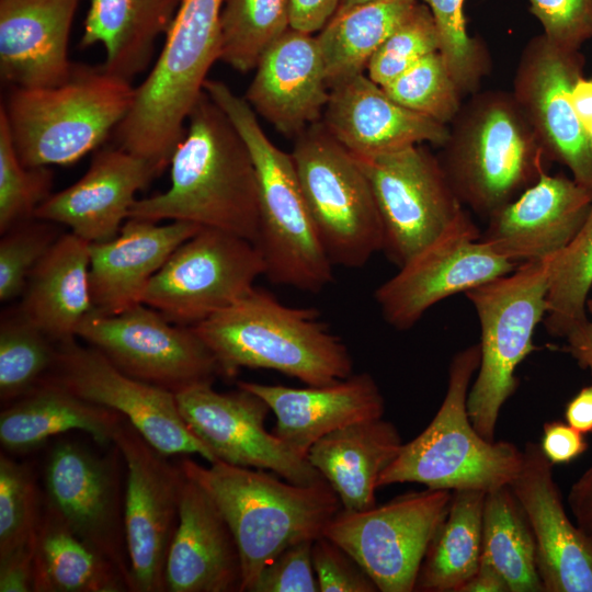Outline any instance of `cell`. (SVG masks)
Returning <instances> with one entry per match:
<instances>
[{
	"label": "cell",
	"mask_w": 592,
	"mask_h": 592,
	"mask_svg": "<svg viewBox=\"0 0 592 592\" xmlns=\"http://www.w3.org/2000/svg\"><path fill=\"white\" fill-rule=\"evenodd\" d=\"M170 186L136 200L128 218L186 221L255 242L259 187L250 151L204 91L170 160Z\"/></svg>",
	"instance_id": "obj_1"
},
{
	"label": "cell",
	"mask_w": 592,
	"mask_h": 592,
	"mask_svg": "<svg viewBox=\"0 0 592 592\" xmlns=\"http://www.w3.org/2000/svg\"><path fill=\"white\" fill-rule=\"evenodd\" d=\"M179 465L227 521L240 553L242 592H252L263 569L285 548L322 536L342 509L327 481L297 485L269 470L219 460L202 466L182 457Z\"/></svg>",
	"instance_id": "obj_2"
},
{
	"label": "cell",
	"mask_w": 592,
	"mask_h": 592,
	"mask_svg": "<svg viewBox=\"0 0 592 592\" xmlns=\"http://www.w3.org/2000/svg\"><path fill=\"white\" fill-rule=\"evenodd\" d=\"M192 328L217 357L225 378L240 368H262L322 386L353 374L348 346L317 309L287 306L255 286Z\"/></svg>",
	"instance_id": "obj_3"
},
{
	"label": "cell",
	"mask_w": 592,
	"mask_h": 592,
	"mask_svg": "<svg viewBox=\"0 0 592 592\" xmlns=\"http://www.w3.org/2000/svg\"><path fill=\"white\" fill-rule=\"evenodd\" d=\"M224 2L182 0L152 69L113 133L116 146L147 161L157 177L170 164L207 73L219 60Z\"/></svg>",
	"instance_id": "obj_4"
},
{
	"label": "cell",
	"mask_w": 592,
	"mask_h": 592,
	"mask_svg": "<svg viewBox=\"0 0 592 592\" xmlns=\"http://www.w3.org/2000/svg\"><path fill=\"white\" fill-rule=\"evenodd\" d=\"M204 91L226 113L252 157L259 187V228L254 242L264 275L274 284L318 293L334 280L304 196L291 153L276 147L246 99L223 81L207 79Z\"/></svg>",
	"instance_id": "obj_5"
},
{
	"label": "cell",
	"mask_w": 592,
	"mask_h": 592,
	"mask_svg": "<svg viewBox=\"0 0 592 592\" xmlns=\"http://www.w3.org/2000/svg\"><path fill=\"white\" fill-rule=\"evenodd\" d=\"M437 156L460 203L488 219L550 163L512 93L476 92L463 103Z\"/></svg>",
	"instance_id": "obj_6"
},
{
	"label": "cell",
	"mask_w": 592,
	"mask_h": 592,
	"mask_svg": "<svg viewBox=\"0 0 592 592\" xmlns=\"http://www.w3.org/2000/svg\"><path fill=\"white\" fill-rule=\"evenodd\" d=\"M135 88L101 66L75 64L56 86L12 87L4 111L26 167L68 166L95 150L128 113Z\"/></svg>",
	"instance_id": "obj_7"
},
{
	"label": "cell",
	"mask_w": 592,
	"mask_h": 592,
	"mask_svg": "<svg viewBox=\"0 0 592 592\" xmlns=\"http://www.w3.org/2000/svg\"><path fill=\"white\" fill-rule=\"evenodd\" d=\"M480 363L479 344L458 351L448 367L444 399L429 425L403 443L378 479V488L414 482L430 489L492 491L509 486L523 452L506 441H489L474 428L467 399Z\"/></svg>",
	"instance_id": "obj_8"
},
{
	"label": "cell",
	"mask_w": 592,
	"mask_h": 592,
	"mask_svg": "<svg viewBox=\"0 0 592 592\" xmlns=\"http://www.w3.org/2000/svg\"><path fill=\"white\" fill-rule=\"evenodd\" d=\"M550 259L521 263L465 293L480 326V363L467 410L486 440L494 441L501 409L519 385L516 368L536 350L533 337L547 312Z\"/></svg>",
	"instance_id": "obj_9"
},
{
	"label": "cell",
	"mask_w": 592,
	"mask_h": 592,
	"mask_svg": "<svg viewBox=\"0 0 592 592\" xmlns=\"http://www.w3.org/2000/svg\"><path fill=\"white\" fill-rule=\"evenodd\" d=\"M321 242L334 266L356 269L383 249V227L358 160L322 121L300 133L291 152Z\"/></svg>",
	"instance_id": "obj_10"
},
{
	"label": "cell",
	"mask_w": 592,
	"mask_h": 592,
	"mask_svg": "<svg viewBox=\"0 0 592 592\" xmlns=\"http://www.w3.org/2000/svg\"><path fill=\"white\" fill-rule=\"evenodd\" d=\"M452 494L426 488L365 511L341 509L323 535L362 567L378 591L412 592Z\"/></svg>",
	"instance_id": "obj_11"
},
{
	"label": "cell",
	"mask_w": 592,
	"mask_h": 592,
	"mask_svg": "<svg viewBox=\"0 0 592 592\" xmlns=\"http://www.w3.org/2000/svg\"><path fill=\"white\" fill-rule=\"evenodd\" d=\"M76 337L126 375L174 394L225 378L217 357L192 327L172 323L143 303L116 315L93 310Z\"/></svg>",
	"instance_id": "obj_12"
},
{
	"label": "cell",
	"mask_w": 592,
	"mask_h": 592,
	"mask_svg": "<svg viewBox=\"0 0 592 592\" xmlns=\"http://www.w3.org/2000/svg\"><path fill=\"white\" fill-rule=\"evenodd\" d=\"M264 270L254 243L202 227L152 276L141 303L172 323L193 327L248 294Z\"/></svg>",
	"instance_id": "obj_13"
},
{
	"label": "cell",
	"mask_w": 592,
	"mask_h": 592,
	"mask_svg": "<svg viewBox=\"0 0 592 592\" xmlns=\"http://www.w3.org/2000/svg\"><path fill=\"white\" fill-rule=\"evenodd\" d=\"M356 159L379 213L382 251L398 267L437 238L465 208L437 156L423 145Z\"/></svg>",
	"instance_id": "obj_14"
},
{
	"label": "cell",
	"mask_w": 592,
	"mask_h": 592,
	"mask_svg": "<svg viewBox=\"0 0 592 592\" xmlns=\"http://www.w3.org/2000/svg\"><path fill=\"white\" fill-rule=\"evenodd\" d=\"M125 467L114 443L99 454L79 442L61 440L47 454L43 480L46 499L77 536L119 569L132 592L124 525Z\"/></svg>",
	"instance_id": "obj_15"
},
{
	"label": "cell",
	"mask_w": 592,
	"mask_h": 592,
	"mask_svg": "<svg viewBox=\"0 0 592 592\" xmlns=\"http://www.w3.org/2000/svg\"><path fill=\"white\" fill-rule=\"evenodd\" d=\"M464 208L431 243L380 284L374 298L385 321L412 328L439 301L512 272L519 264L494 253Z\"/></svg>",
	"instance_id": "obj_16"
},
{
	"label": "cell",
	"mask_w": 592,
	"mask_h": 592,
	"mask_svg": "<svg viewBox=\"0 0 592 592\" xmlns=\"http://www.w3.org/2000/svg\"><path fill=\"white\" fill-rule=\"evenodd\" d=\"M113 443L126 465L124 525L132 592H164L184 474L179 463H171L126 419Z\"/></svg>",
	"instance_id": "obj_17"
},
{
	"label": "cell",
	"mask_w": 592,
	"mask_h": 592,
	"mask_svg": "<svg viewBox=\"0 0 592 592\" xmlns=\"http://www.w3.org/2000/svg\"><path fill=\"white\" fill-rule=\"evenodd\" d=\"M42 382L121 413L167 456L197 454L215 463L184 422L174 392L126 375L90 345L58 342L55 365Z\"/></svg>",
	"instance_id": "obj_18"
},
{
	"label": "cell",
	"mask_w": 592,
	"mask_h": 592,
	"mask_svg": "<svg viewBox=\"0 0 592 592\" xmlns=\"http://www.w3.org/2000/svg\"><path fill=\"white\" fill-rule=\"evenodd\" d=\"M175 399L184 422L215 462L269 470L297 485L326 481L307 458L265 429L271 410L258 395L241 387L220 392L202 384L177 392Z\"/></svg>",
	"instance_id": "obj_19"
},
{
	"label": "cell",
	"mask_w": 592,
	"mask_h": 592,
	"mask_svg": "<svg viewBox=\"0 0 592 592\" xmlns=\"http://www.w3.org/2000/svg\"><path fill=\"white\" fill-rule=\"evenodd\" d=\"M584 65L580 50L537 35L522 50L511 93L549 162L566 166L578 183L592 190V136L570 99Z\"/></svg>",
	"instance_id": "obj_20"
},
{
	"label": "cell",
	"mask_w": 592,
	"mask_h": 592,
	"mask_svg": "<svg viewBox=\"0 0 592 592\" xmlns=\"http://www.w3.org/2000/svg\"><path fill=\"white\" fill-rule=\"evenodd\" d=\"M591 204V189L543 171L533 185L487 219L479 239L516 264L547 259L572 240Z\"/></svg>",
	"instance_id": "obj_21"
},
{
	"label": "cell",
	"mask_w": 592,
	"mask_h": 592,
	"mask_svg": "<svg viewBox=\"0 0 592 592\" xmlns=\"http://www.w3.org/2000/svg\"><path fill=\"white\" fill-rule=\"evenodd\" d=\"M531 526L544 592H592V548L566 512L553 465L528 442L509 485Z\"/></svg>",
	"instance_id": "obj_22"
},
{
	"label": "cell",
	"mask_w": 592,
	"mask_h": 592,
	"mask_svg": "<svg viewBox=\"0 0 592 592\" xmlns=\"http://www.w3.org/2000/svg\"><path fill=\"white\" fill-rule=\"evenodd\" d=\"M156 177L144 159L117 146L104 147L95 151L87 172L50 194L34 217L67 226L89 243L107 241L128 219L136 193Z\"/></svg>",
	"instance_id": "obj_23"
},
{
	"label": "cell",
	"mask_w": 592,
	"mask_h": 592,
	"mask_svg": "<svg viewBox=\"0 0 592 592\" xmlns=\"http://www.w3.org/2000/svg\"><path fill=\"white\" fill-rule=\"evenodd\" d=\"M330 96L316 36L289 27L261 56L246 100L286 137L322 119Z\"/></svg>",
	"instance_id": "obj_24"
},
{
	"label": "cell",
	"mask_w": 592,
	"mask_h": 592,
	"mask_svg": "<svg viewBox=\"0 0 592 592\" xmlns=\"http://www.w3.org/2000/svg\"><path fill=\"white\" fill-rule=\"evenodd\" d=\"M322 123L353 156L375 157L425 143L442 147L449 126L411 111L361 73L330 89Z\"/></svg>",
	"instance_id": "obj_25"
},
{
	"label": "cell",
	"mask_w": 592,
	"mask_h": 592,
	"mask_svg": "<svg viewBox=\"0 0 592 592\" xmlns=\"http://www.w3.org/2000/svg\"><path fill=\"white\" fill-rule=\"evenodd\" d=\"M164 580L169 592H242L236 538L210 497L185 475Z\"/></svg>",
	"instance_id": "obj_26"
},
{
	"label": "cell",
	"mask_w": 592,
	"mask_h": 592,
	"mask_svg": "<svg viewBox=\"0 0 592 592\" xmlns=\"http://www.w3.org/2000/svg\"><path fill=\"white\" fill-rule=\"evenodd\" d=\"M237 386L267 403L276 419L271 432L305 458L322 436L385 413L384 396L368 373H353L332 384L304 388L254 382H238Z\"/></svg>",
	"instance_id": "obj_27"
},
{
	"label": "cell",
	"mask_w": 592,
	"mask_h": 592,
	"mask_svg": "<svg viewBox=\"0 0 592 592\" xmlns=\"http://www.w3.org/2000/svg\"><path fill=\"white\" fill-rule=\"evenodd\" d=\"M202 227L128 218L118 235L90 243L89 286L94 310L116 315L140 304L152 276Z\"/></svg>",
	"instance_id": "obj_28"
},
{
	"label": "cell",
	"mask_w": 592,
	"mask_h": 592,
	"mask_svg": "<svg viewBox=\"0 0 592 592\" xmlns=\"http://www.w3.org/2000/svg\"><path fill=\"white\" fill-rule=\"evenodd\" d=\"M81 0H0V76L11 87H52L73 69L68 57Z\"/></svg>",
	"instance_id": "obj_29"
},
{
	"label": "cell",
	"mask_w": 592,
	"mask_h": 592,
	"mask_svg": "<svg viewBox=\"0 0 592 592\" xmlns=\"http://www.w3.org/2000/svg\"><path fill=\"white\" fill-rule=\"evenodd\" d=\"M402 444L396 425L377 418L322 436L309 448L307 459L334 490L342 509L365 511L376 505L378 479Z\"/></svg>",
	"instance_id": "obj_30"
},
{
	"label": "cell",
	"mask_w": 592,
	"mask_h": 592,
	"mask_svg": "<svg viewBox=\"0 0 592 592\" xmlns=\"http://www.w3.org/2000/svg\"><path fill=\"white\" fill-rule=\"evenodd\" d=\"M90 243L62 234L31 272L18 307L55 342L77 339V329L94 310L90 286Z\"/></svg>",
	"instance_id": "obj_31"
},
{
	"label": "cell",
	"mask_w": 592,
	"mask_h": 592,
	"mask_svg": "<svg viewBox=\"0 0 592 592\" xmlns=\"http://www.w3.org/2000/svg\"><path fill=\"white\" fill-rule=\"evenodd\" d=\"M126 419L118 412L82 399L58 385L42 382L0 413V443L11 454L32 452L48 439L73 430L88 433L103 446Z\"/></svg>",
	"instance_id": "obj_32"
},
{
	"label": "cell",
	"mask_w": 592,
	"mask_h": 592,
	"mask_svg": "<svg viewBox=\"0 0 592 592\" xmlns=\"http://www.w3.org/2000/svg\"><path fill=\"white\" fill-rule=\"evenodd\" d=\"M182 0H91L80 47L101 44L102 67L132 81L151 62L158 38L167 34Z\"/></svg>",
	"instance_id": "obj_33"
},
{
	"label": "cell",
	"mask_w": 592,
	"mask_h": 592,
	"mask_svg": "<svg viewBox=\"0 0 592 592\" xmlns=\"http://www.w3.org/2000/svg\"><path fill=\"white\" fill-rule=\"evenodd\" d=\"M126 591L119 569L77 536L44 494L35 531L34 592Z\"/></svg>",
	"instance_id": "obj_34"
},
{
	"label": "cell",
	"mask_w": 592,
	"mask_h": 592,
	"mask_svg": "<svg viewBox=\"0 0 592 592\" xmlns=\"http://www.w3.org/2000/svg\"><path fill=\"white\" fill-rule=\"evenodd\" d=\"M418 0H372L339 10L316 36L329 88L364 73Z\"/></svg>",
	"instance_id": "obj_35"
},
{
	"label": "cell",
	"mask_w": 592,
	"mask_h": 592,
	"mask_svg": "<svg viewBox=\"0 0 592 592\" xmlns=\"http://www.w3.org/2000/svg\"><path fill=\"white\" fill-rule=\"evenodd\" d=\"M485 491L455 490L420 567L414 591L458 592L482 553Z\"/></svg>",
	"instance_id": "obj_36"
},
{
	"label": "cell",
	"mask_w": 592,
	"mask_h": 592,
	"mask_svg": "<svg viewBox=\"0 0 592 592\" xmlns=\"http://www.w3.org/2000/svg\"><path fill=\"white\" fill-rule=\"evenodd\" d=\"M481 559L500 572L510 592H544L534 536L510 486L486 493Z\"/></svg>",
	"instance_id": "obj_37"
},
{
	"label": "cell",
	"mask_w": 592,
	"mask_h": 592,
	"mask_svg": "<svg viewBox=\"0 0 592 592\" xmlns=\"http://www.w3.org/2000/svg\"><path fill=\"white\" fill-rule=\"evenodd\" d=\"M291 27L289 0H225L220 14L219 60L248 72Z\"/></svg>",
	"instance_id": "obj_38"
},
{
	"label": "cell",
	"mask_w": 592,
	"mask_h": 592,
	"mask_svg": "<svg viewBox=\"0 0 592 592\" xmlns=\"http://www.w3.org/2000/svg\"><path fill=\"white\" fill-rule=\"evenodd\" d=\"M592 288V204L572 240L550 259L547 312L544 323L553 337L565 338L589 319Z\"/></svg>",
	"instance_id": "obj_39"
},
{
	"label": "cell",
	"mask_w": 592,
	"mask_h": 592,
	"mask_svg": "<svg viewBox=\"0 0 592 592\" xmlns=\"http://www.w3.org/2000/svg\"><path fill=\"white\" fill-rule=\"evenodd\" d=\"M58 343L14 308L0 321V401L9 405L36 388L55 365Z\"/></svg>",
	"instance_id": "obj_40"
},
{
	"label": "cell",
	"mask_w": 592,
	"mask_h": 592,
	"mask_svg": "<svg viewBox=\"0 0 592 592\" xmlns=\"http://www.w3.org/2000/svg\"><path fill=\"white\" fill-rule=\"evenodd\" d=\"M382 88L400 105L444 125L452 123L463 105V94L439 50Z\"/></svg>",
	"instance_id": "obj_41"
},
{
	"label": "cell",
	"mask_w": 592,
	"mask_h": 592,
	"mask_svg": "<svg viewBox=\"0 0 592 592\" xmlns=\"http://www.w3.org/2000/svg\"><path fill=\"white\" fill-rule=\"evenodd\" d=\"M426 4L433 15L440 53L463 96L479 91L489 75L491 58L482 41L467 32L464 5L466 0H418Z\"/></svg>",
	"instance_id": "obj_42"
},
{
	"label": "cell",
	"mask_w": 592,
	"mask_h": 592,
	"mask_svg": "<svg viewBox=\"0 0 592 592\" xmlns=\"http://www.w3.org/2000/svg\"><path fill=\"white\" fill-rule=\"evenodd\" d=\"M52 185L48 167H26L21 162L0 107V232L35 218V210L50 195Z\"/></svg>",
	"instance_id": "obj_43"
},
{
	"label": "cell",
	"mask_w": 592,
	"mask_h": 592,
	"mask_svg": "<svg viewBox=\"0 0 592 592\" xmlns=\"http://www.w3.org/2000/svg\"><path fill=\"white\" fill-rule=\"evenodd\" d=\"M44 503L31 464L0 455V556L35 533Z\"/></svg>",
	"instance_id": "obj_44"
},
{
	"label": "cell",
	"mask_w": 592,
	"mask_h": 592,
	"mask_svg": "<svg viewBox=\"0 0 592 592\" xmlns=\"http://www.w3.org/2000/svg\"><path fill=\"white\" fill-rule=\"evenodd\" d=\"M440 52V37L429 7L418 2L409 16L391 33L372 56L367 77L386 86L420 59Z\"/></svg>",
	"instance_id": "obj_45"
},
{
	"label": "cell",
	"mask_w": 592,
	"mask_h": 592,
	"mask_svg": "<svg viewBox=\"0 0 592 592\" xmlns=\"http://www.w3.org/2000/svg\"><path fill=\"white\" fill-rule=\"evenodd\" d=\"M59 225L37 218L21 223L1 234L0 300L21 296L36 264L62 235Z\"/></svg>",
	"instance_id": "obj_46"
},
{
	"label": "cell",
	"mask_w": 592,
	"mask_h": 592,
	"mask_svg": "<svg viewBox=\"0 0 592 592\" xmlns=\"http://www.w3.org/2000/svg\"><path fill=\"white\" fill-rule=\"evenodd\" d=\"M530 11L554 44L580 50L592 39V0H528Z\"/></svg>",
	"instance_id": "obj_47"
},
{
	"label": "cell",
	"mask_w": 592,
	"mask_h": 592,
	"mask_svg": "<svg viewBox=\"0 0 592 592\" xmlns=\"http://www.w3.org/2000/svg\"><path fill=\"white\" fill-rule=\"evenodd\" d=\"M312 563L320 592H376L362 567L325 535L312 543Z\"/></svg>",
	"instance_id": "obj_48"
},
{
	"label": "cell",
	"mask_w": 592,
	"mask_h": 592,
	"mask_svg": "<svg viewBox=\"0 0 592 592\" xmlns=\"http://www.w3.org/2000/svg\"><path fill=\"white\" fill-rule=\"evenodd\" d=\"M314 540H301L281 551L261 572L252 592H317L312 563Z\"/></svg>",
	"instance_id": "obj_49"
},
{
	"label": "cell",
	"mask_w": 592,
	"mask_h": 592,
	"mask_svg": "<svg viewBox=\"0 0 592 592\" xmlns=\"http://www.w3.org/2000/svg\"><path fill=\"white\" fill-rule=\"evenodd\" d=\"M540 449L549 463L567 465L579 458L589 447L585 434L569 423L555 420L543 425Z\"/></svg>",
	"instance_id": "obj_50"
},
{
	"label": "cell",
	"mask_w": 592,
	"mask_h": 592,
	"mask_svg": "<svg viewBox=\"0 0 592 592\" xmlns=\"http://www.w3.org/2000/svg\"><path fill=\"white\" fill-rule=\"evenodd\" d=\"M35 533L0 556V592H34Z\"/></svg>",
	"instance_id": "obj_51"
},
{
	"label": "cell",
	"mask_w": 592,
	"mask_h": 592,
	"mask_svg": "<svg viewBox=\"0 0 592 592\" xmlns=\"http://www.w3.org/2000/svg\"><path fill=\"white\" fill-rule=\"evenodd\" d=\"M291 27L312 34L334 15L340 0H289Z\"/></svg>",
	"instance_id": "obj_52"
},
{
	"label": "cell",
	"mask_w": 592,
	"mask_h": 592,
	"mask_svg": "<svg viewBox=\"0 0 592 592\" xmlns=\"http://www.w3.org/2000/svg\"><path fill=\"white\" fill-rule=\"evenodd\" d=\"M567 501L574 523L592 548V464L571 485Z\"/></svg>",
	"instance_id": "obj_53"
},
{
	"label": "cell",
	"mask_w": 592,
	"mask_h": 592,
	"mask_svg": "<svg viewBox=\"0 0 592 592\" xmlns=\"http://www.w3.org/2000/svg\"><path fill=\"white\" fill-rule=\"evenodd\" d=\"M562 351L592 377V318L572 329L566 337Z\"/></svg>",
	"instance_id": "obj_54"
},
{
	"label": "cell",
	"mask_w": 592,
	"mask_h": 592,
	"mask_svg": "<svg viewBox=\"0 0 592 592\" xmlns=\"http://www.w3.org/2000/svg\"><path fill=\"white\" fill-rule=\"evenodd\" d=\"M565 420L583 434L592 432V384L580 389L567 402Z\"/></svg>",
	"instance_id": "obj_55"
},
{
	"label": "cell",
	"mask_w": 592,
	"mask_h": 592,
	"mask_svg": "<svg viewBox=\"0 0 592 592\" xmlns=\"http://www.w3.org/2000/svg\"><path fill=\"white\" fill-rule=\"evenodd\" d=\"M458 592H510V590L500 572L481 559L476 572L459 588Z\"/></svg>",
	"instance_id": "obj_56"
},
{
	"label": "cell",
	"mask_w": 592,
	"mask_h": 592,
	"mask_svg": "<svg viewBox=\"0 0 592 592\" xmlns=\"http://www.w3.org/2000/svg\"><path fill=\"white\" fill-rule=\"evenodd\" d=\"M570 99L572 106L588 129L592 121V79L581 76L571 88Z\"/></svg>",
	"instance_id": "obj_57"
},
{
	"label": "cell",
	"mask_w": 592,
	"mask_h": 592,
	"mask_svg": "<svg viewBox=\"0 0 592 592\" xmlns=\"http://www.w3.org/2000/svg\"><path fill=\"white\" fill-rule=\"evenodd\" d=\"M367 1H372V0H340V4H339L337 11L344 10V9H348V8H351L353 5L361 4V3H364V2H367Z\"/></svg>",
	"instance_id": "obj_58"
},
{
	"label": "cell",
	"mask_w": 592,
	"mask_h": 592,
	"mask_svg": "<svg viewBox=\"0 0 592 592\" xmlns=\"http://www.w3.org/2000/svg\"><path fill=\"white\" fill-rule=\"evenodd\" d=\"M587 311H588V315L592 317V288L590 291V294L587 300Z\"/></svg>",
	"instance_id": "obj_59"
},
{
	"label": "cell",
	"mask_w": 592,
	"mask_h": 592,
	"mask_svg": "<svg viewBox=\"0 0 592 592\" xmlns=\"http://www.w3.org/2000/svg\"><path fill=\"white\" fill-rule=\"evenodd\" d=\"M588 130H589L590 135L592 136V121H591V123L588 125Z\"/></svg>",
	"instance_id": "obj_60"
}]
</instances>
